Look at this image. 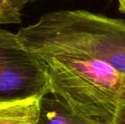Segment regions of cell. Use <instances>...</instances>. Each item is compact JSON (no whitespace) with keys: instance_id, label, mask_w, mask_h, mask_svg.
<instances>
[{"instance_id":"obj_1","label":"cell","mask_w":125,"mask_h":124,"mask_svg":"<svg viewBox=\"0 0 125 124\" xmlns=\"http://www.w3.org/2000/svg\"><path fill=\"white\" fill-rule=\"evenodd\" d=\"M47 67L51 94L72 111L111 124L125 76L105 63L39 34L29 26L16 33Z\"/></svg>"},{"instance_id":"obj_2","label":"cell","mask_w":125,"mask_h":124,"mask_svg":"<svg viewBox=\"0 0 125 124\" xmlns=\"http://www.w3.org/2000/svg\"><path fill=\"white\" fill-rule=\"evenodd\" d=\"M29 27L125 76V20L84 10H64L44 14Z\"/></svg>"},{"instance_id":"obj_3","label":"cell","mask_w":125,"mask_h":124,"mask_svg":"<svg viewBox=\"0 0 125 124\" xmlns=\"http://www.w3.org/2000/svg\"><path fill=\"white\" fill-rule=\"evenodd\" d=\"M50 93L45 63L16 33L0 29V102L41 99Z\"/></svg>"},{"instance_id":"obj_4","label":"cell","mask_w":125,"mask_h":124,"mask_svg":"<svg viewBox=\"0 0 125 124\" xmlns=\"http://www.w3.org/2000/svg\"><path fill=\"white\" fill-rule=\"evenodd\" d=\"M36 124H102L72 111L65 103L50 93L39 99Z\"/></svg>"},{"instance_id":"obj_5","label":"cell","mask_w":125,"mask_h":124,"mask_svg":"<svg viewBox=\"0 0 125 124\" xmlns=\"http://www.w3.org/2000/svg\"><path fill=\"white\" fill-rule=\"evenodd\" d=\"M39 99L0 102V124H36Z\"/></svg>"},{"instance_id":"obj_6","label":"cell","mask_w":125,"mask_h":124,"mask_svg":"<svg viewBox=\"0 0 125 124\" xmlns=\"http://www.w3.org/2000/svg\"><path fill=\"white\" fill-rule=\"evenodd\" d=\"M28 0H0V25L20 24L21 10Z\"/></svg>"},{"instance_id":"obj_7","label":"cell","mask_w":125,"mask_h":124,"mask_svg":"<svg viewBox=\"0 0 125 124\" xmlns=\"http://www.w3.org/2000/svg\"><path fill=\"white\" fill-rule=\"evenodd\" d=\"M111 124H125V84L117 99V106Z\"/></svg>"},{"instance_id":"obj_8","label":"cell","mask_w":125,"mask_h":124,"mask_svg":"<svg viewBox=\"0 0 125 124\" xmlns=\"http://www.w3.org/2000/svg\"><path fill=\"white\" fill-rule=\"evenodd\" d=\"M118 4V10L125 15V0H117Z\"/></svg>"}]
</instances>
